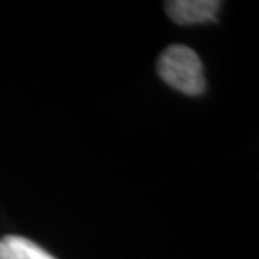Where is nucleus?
Returning a JSON list of instances; mask_svg holds the SVG:
<instances>
[{"mask_svg": "<svg viewBox=\"0 0 259 259\" xmlns=\"http://www.w3.org/2000/svg\"><path fill=\"white\" fill-rule=\"evenodd\" d=\"M160 77L174 90L187 96H199L205 91L202 61L187 46H170L162 53L157 64Z\"/></svg>", "mask_w": 259, "mask_h": 259, "instance_id": "f257e3e1", "label": "nucleus"}, {"mask_svg": "<svg viewBox=\"0 0 259 259\" xmlns=\"http://www.w3.org/2000/svg\"><path fill=\"white\" fill-rule=\"evenodd\" d=\"M168 17L177 24H202L215 20L221 2L217 0H174L165 4Z\"/></svg>", "mask_w": 259, "mask_h": 259, "instance_id": "f03ea898", "label": "nucleus"}, {"mask_svg": "<svg viewBox=\"0 0 259 259\" xmlns=\"http://www.w3.org/2000/svg\"><path fill=\"white\" fill-rule=\"evenodd\" d=\"M0 259H58L30 239L5 236L0 239Z\"/></svg>", "mask_w": 259, "mask_h": 259, "instance_id": "7ed1b4c3", "label": "nucleus"}]
</instances>
